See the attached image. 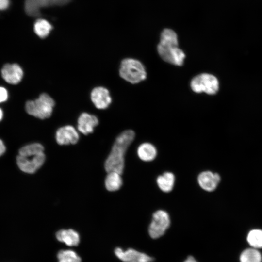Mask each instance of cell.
I'll use <instances>...</instances> for the list:
<instances>
[{"label":"cell","instance_id":"obj_19","mask_svg":"<svg viewBox=\"0 0 262 262\" xmlns=\"http://www.w3.org/2000/svg\"><path fill=\"white\" fill-rule=\"evenodd\" d=\"M239 261L240 262H262V255L258 249L251 247L241 252Z\"/></svg>","mask_w":262,"mask_h":262},{"label":"cell","instance_id":"obj_23","mask_svg":"<svg viewBox=\"0 0 262 262\" xmlns=\"http://www.w3.org/2000/svg\"><path fill=\"white\" fill-rule=\"evenodd\" d=\"M59 262H81V258L73 250H63L57 255Z\"/></svg>","mask_w":262,"mask_h":262},{"label":"cell","instance_id":"obj_1","mask_svg":"<svg viewBox=\"0 0 262 262\" xmlns=\"http://www.w3.org/2000/svg\"><path fill=\"white\" fill-rule=\"evenodd\" d=\"M134 136V132L130 130L125 131L117 136L105 163V169L107 173L114 171L122 173L124 155Z\"/></svg>","mask_w":262,"mask_h":262},{"label":"cell","instance_id":"obj_20","mask_svg":"<svg viewBox=\"0 0 262 262\" xmlns=\"http://www.w3.org/2000/svg\"><path fill=\"white\" fill-rule=\"evenodd\" d=\"M52 29L51 25L44 19H38L34 25V30L35 33L42 38L47 37Z\"/></svg>","mask_w":262,"mask_h":262},{"label":"cell","instance_id":"obj_10","mask_svg":"<svg viewBox=\"0 0 262 262\" xmlns=\"http://www.w3.org/2000/svg\"><path fill=\"white\" fill-rule=\"evenodd\" d=\"M79 139L78 132L72 126L66 125L60 128L56 132V140L60 145L75 144Z\"/></svg>","mask_w":262,"mask_h":262},{"label":"cell","instance_id":"obj_22","mask_svg":"<svg viewBox=\"0 0 262 262\" xmlns=\"http://www.w3.org/2000/svg\"><path fill=\"white\" fill-rule=\"evenodd\" d=\"M44 147L39 143H32L21 147L19 155L24 157L33 156L43 152Z\"/></svg>","mask_w":262,"mask_h":262},{"label":"cell","instance_id":"obj_21","mask_svg":"<svg viewBox=\"0 0 262 262\" xmlns=\"http://www.w3.org/2000/svg\"><path fill=\"white\" fill-rule=\"evenodd\" d=\"M247 242L253 248L260 249L262 248V230L254 229L250 230L246 238Z\"/></svg>","mask_w":262,"mask_h":262},{"label":"cell","instance_id":"obj_25","mask_svg":"<svg viewBox=\"0 0 262 262\" xmlns=\"http://www.w3.org/2000/svg\"><path fill=\"white\" fill-rule=\"evenodd\" d=\"M9 5V0H0V10L7 9Z\"/></svg>","mask_w":262,"mask_h":262},{"label":"cell","instance_id":"obj_14","mask_svg":"<svg viewBox=\"0 0 262 262\" xmlns=\"http://www.w3.org/2000/svg\"><path fill=\"white\" fill-rule=\"evenodd\" d=\"M98 124V120L97 116L83 113L78 119V129L81 133L87 135L93 132L94 128Z\"/></svg>","mask_w":262,"mask_h":262},{"label":"cell","instance_id":"obj_28","mask_svg":"<svg viewBox=\"0 0 262 262\" xmlns=\"http://www.w3.org/2000/svg\"><path fill=\"white\" fill-rule=\"evenodd\" d=\"M3 116V113L1 109L0 108V121L2 119Z\"/></svg>","mask_w":262,"mask_h":262},{"label":"cell","instance_id":"obj_17","mask_svg":"<svg viewBox=\"0 0 262 262\" xmlns=\"http://www.w3.org/2000/svg\"><path fill=\"white\" fill-rule=\"evenodd\" d=\"M175 182L174 174L169 172H166L158 177L157 183L160 189L164 192H169L173 188Z\"/></svg>","mask_w":262,"mask_h":262},{"label":"cell","instance_id":"obj_7","mask_svg":"<svg viewBox=\"0 0 262 262\" xmlns=\"http://www.w3.org/2000/svg\"><path fill=\"white\" fill-rule=\"evenodd\" d=\"M71 1V0H25L24 8L29 16L37 17L40 15V9L43 8L64 5Z\"/></svg>","mask_w":262,"mask_h":262},{"label":"cell","instance_id":"obj_11","mask_svg":"<svg viewBox=\"0 0 262 262\" xmlns=\"http://www.w3.org/2000/svg\"><path fill=\"white\" fill-rule=\"evenodd\" d=\"M1 76L8 83L16 84L21 81L23 71L17 64H7L3 66L1 69Z\"/></svg>","mask_w":262,"mask_h":262},{"label":"cell","instance_id":"obj_27","mask_svg":"<svg viewBox=\"0 0 262 262\" xmlns=\"http://www.w3.org/2000/svg\"><path fill=\"white\" fill-rule=\"evenodd\" d=\"M183 262H198L193 256H189Z\"/></svg>","mask_w":262,"mask_h":262},{"label":"cell","instance_id":"obj_15","mask_svg":"<svg viewBox=\"0 0 262 262\" xmlns=\"http://www.w3.org/2000/svg\"><path fill=\"white\" fill-rule=\"evenodd\" d=\"M56 235L58 241L68 246H76L80 242L79 234L72 229H61L56 233Z\"/></svg>","mask_w":262,"mask_h":262},{"label":"cell","instance_id":"obj_24","mask_svg":"<svg viewBox=\"0 0 262 262\" xmlns=\"http://www.w3.org/2000/svg\"><path fill=\"white\" fill-rule=\"evenodd\" d=\"M7 98L8 92L7 90L5 88L0 86V103L6 101Z\"/></svg>","mask_w":262,"mask_h":262},{"label":"cell","instance_id":"obj_5","mask_svg":"<svg viewBox=\"0 0 262 262\" xmlns=\"http://www.w3.org/2000/svg\"><path fill=\"white\" fill-rule=\"evenodd\" d=\"M190 86L194 92H204L209 95H213L218 90L219 82L214 76L208 73H202L192 79Z\"/></svg>","mask_w":262,"mask_h":262},{"label":"cell","instance_id":"obj_2","mask_svg":"<svg viewBox=\"0 0 262 262\" xmlns=\"http://www.w3.org/2000/svg\"><path fill=\"white\" fill-rule=\"evenodd\" d=\"M157 50L164 61L178 66L183 64L185 55L178 47L177 35L172 30L165 29L163 31Z\"/></svg>","mask_w":262,"mask_h":262},{"label":"cell","instance_id":"obj_6","mask_svg":"<svg viewBox=\"0 0 262 262\" xmlns=\"http://www.w3.org/2000/svg\"><path fill=\"white\" fill-rule=\"evenodd\" d=\"M170 220L167 212L164 210H158L152 216L149 225L148 233L153 239H157L162 236L170 226Z\"/></svg>","mask_w":262,"mask_h":262},{"label":"cell","instance_id":"obj_12","mask_svg":"<svg viewBox=\"0 0 262 262\" xmlns=\"http://www.w3.org/2000/svg\"><path fill=\"white\" fill-rule=\"evenodd\" d=\"M91 99L96 108L99 109L107 108L112 101L108 90L101 86L95 87L92 90Z\"/></svg>","mask_w":262,"mask_h":262},{"label":"cell","instance_id":"obj_13","mask_svg":"<svg viewBox=\"0 0 262 262\" xmlns=\"http://www.w3.org/2000/svg\"><path fill=\"white\" fill-rule=\"evenodd\" d=\"M197 181L202 189L208 192H212L216 188L220 181V177L217 173L206 171L198 175Z\"/></svg>","mask_w":262,"mask_h":262},{"label":"cell","instance_id":"obj_16","mask_svg":"<svg viewBox=\"0 0 262 262\" xmlns=\"http://www.w3.org/2000/svg\"><path fill=\"white\" fill-rule=\"evenodd\" d=\"M137 154L139 158L145 162L153 160L157 155V150L155 147L149 143L141 144L137 149Z\"/></svg>","mask_w":262,"mask_h":262},{"label":"cell","instance_id":"obj_9","mask_svg":"<svg viewBox=\"0 0 262 262\" xmlns=\"http://www.w3.org/2000/svg\"><path fill=\"white\" fill-rule=\"evenodd\" d=\"M116 256L124 262H152L153 258L145 253L132 248L124 250L117 247L115 250Z\"/></svg>","mask_w":262,"mask_h":262},{"label":"cell","instance_id":"obj_4","mask_svg":"<svg viewBox=\"0 0 262 262\" xmlns=\"http://www.w3.org/2000/svg\"><path fill=\"white\" fill-rule=\"evenodd\" d=\"M54 105V100L47 94L43 93L35 100L27 101L25 108L29 115L45 119L50 116Z\"/></svg>","mask_w":262,"mask_h":262},{"label":"cell","instance_id":"obj_26","mask_svg":"<svg viewBox=\"0 0 262 262\" xmlns=\"http://www.w3.org/2000/svg\"><path fill=\"white\" fill-rule=\"evenodd\" d=\"M6 147L3 141L0 139V157L5 152Z\"/></svg>","mask_w":262,"mask_h":262},{"label":"cell","instance_id":"obj_18","mask_svg":"<svg viewBox=\"0 0 262 262\" xmlns=\"http://www.w3.org/2000/svg\"><path fill=\"white\" fill-rule=\"evenodd\" d=\"M105 185L106 189L109 191H115L119 189L122 185V180L120 174L116 172L108 173Z\"/></svg>","mask_w":262,"mask_h":262},{"label":"cell","instance_id":"obj_8","mask_svg":"<svg viewBox=\"0 0 262 262\" xmlns=\"http://www.w3.org/2000/svg\"><path fill=\"white\" fill-rule=\"evenodd\" d=\"M45 160L44 152L30 157L18 155L16 157V163L19 169L24 172L30 174L36 172L43 165Z\"/></svg>","mask_w":262,"mask_h":262},{"label":"cell","instance_id":"obj_3","mask_svg":"<svg viewBox=\"0 0 262 262\" xmlns=\"http://www.w3.org/2000/svg\"><path fill=\"white\" fill-rule=\"evenodd\" d=\"M119 74L121 78L132 84L139 83L146 78V72L143 64L132 58L122 61Z\"/></svg>","mask_w":262,"mask_h":262}]
</instances>
